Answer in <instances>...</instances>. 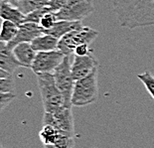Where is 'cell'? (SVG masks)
<instances>
[{
  "instance_id": "obj_1",
  "label": "cell",
  "mask_w": 154,
  "mask_h": 148,
  "mask_svg": "<svg viewBox=\"0 0 154 148\" xmlns=\"http://www.w3.org/2000/svg\"><path fill=\"white\" fill-rule=\"evenodd\" d=\"M111 6L121 27L154 26V0H111Z\"/></svg>"
},
{
  "instance_id": "obj_2",
  "label": "cell",
  "mask_w": 154,
  "mask_h": 148,
  "mask_svg": "<svg viewBox=\"0 0 154 148\" xmlns=\"http://www.w3.org/2000/svg\"><path fill=\"white\" fill-rule=\"evenodd\" d=\"M37 83L45 113H54L65 106L63 94L56 85L53 74L37 75Z\"/></svg>"
},
{
  "instance_id": "obj_3",
  "label": "cell",
  "mask_w": 154,
  "mask_h": 148,
  "mask_svg": "<svg viewBox=\"0 0 154 148\" xmlns=\"http://www.w3.org/2000/svg\"><path fill=\"white\" fill-rule=\"evenodd\" d=\"M99 97L97 70L88 77L76 81L72 95V104L74 106H86L96 103Z\"/></svg>"
},
{
  "instance_id": "obj_4",
  "label": "cell",
  "mask_w": 154,
  "mask_h": 148,
  "mask_svg": "<svg viewBox=\"0 0 154 148\" xmlns=\"http://www.w3.org/2000/svg\"><path fill=\"white\" fill-rule=\"evenodd\" d=\"M99 36V32L93 28L83 26L82 28L70 32L59 41L58 50L66 56L74 55L75 50L82 45H91L97 37Z\"/></svg>"
},
{
  "instance_id": "obj_5",
  "label": "cell",
  "mask_w": 154,
  "mask_h": 148,
  "mask_svg": "<svg viewBox=\"0 0 154 148\" xmlns=\"http://www.w3.org/2000/svg\"><path fill=\"white\" fill-rule=\"evenodd\" d=\"M54 78L56 85L63 94L65 100V106L72 108V95L76 81L72 74V61L70 56H66L64 61L54 71Z\"/></svg>"
},
{
  "instance_id": "obj_6",
  "label": "cell",
  "mask_w": 154,
  "mask_h": 148,
  "mask_svg": "<svg viewBox=\"0 0 154 148\" xmlns=\"http://www.w3.org/2000/svg\"><path fill=\"white\" fill-rule=\"evenodd\" d=\"M94 11L93 0H69L66 5L56 12L58 21L82 22Z\"/></svg>"
},
{
  "instance_id": "obj_7",
  "label": "cell",
  "mask_w": 154,
  "mask_h": 148,
  "mask_svg": "<svg viewBox=\"0 0 154 148\" xmlns=\"http://www.w3.org/2000/svg\"><path fill=\"white\" fill-rule=\"evenodd\" d=\"M66 55L60 50L38 52L36 58L32 64L31 70L37 75L41 74H53L62 62L64 61Z\"/></svg>"
},
{
  "instance_id": "obj_8",
  "label": "cell",
  "mask_w": 154,
  "mask_h": 148,
  "mask_svg": "<svg viewBox=\"0 0 154 148\" xmlns=\"http://www.w3.org/2000/svg\"><path fill=\"white\" fill-rule=\"evenodd\" d=\"M43 125H51L62 132L75 136L73 111L70 107H62L54 113H45L43 116Z\"/></svg>"
},
{
  "instance_id": "obj_9",
  "label": "cell",
  "mask_w": 154,
  "mask_h": 148,
  "mask_svg": "<svg viewBox=\"0 0 154 148\" xmlns=\"http://www.w3.org/2000/svg\"><path fill=\"white\" fill-rule=\"evenodd\" d=\"M99 62L93 53L87 56H77L74 55V59L72 61V74L74 80L79 81L93 74L97 70Z\"/></svg>"
},
{
  "instance_id": "obj_10",
  "label": "cell",
  "mask_w": 154,
  "mask_h": 148,
  "mask_svg": "<svg viewBox=\"0 0 154 148\" xmlns=\"http://www.w3.org/2000/svg\"><path fill=\"white\" fill-rule=\"evenodd\" d=\"M44 33L42 29L36 23H24L19 26V30L16 37L13 40L6 44L9 50H13L16 46L21 43H31L39 36L43 35Z\"/></svg>"
},
{
  "instance_id": "obj_11",
  "label": "cell",
  "mask_w": 154,
  "mask_h": 148,
  "mask_svg": "<svg viewBox=\"0 0 154 148\" xmlns=\"http://www.w3.org/2000/svg\"><path fill=\"white\" fill-rule=\"evenodd\" d=\"M0 17L2 20L10 21L20 26L25 23L26 15L18 7L13 5L8 0H1L0 3Z\"/></svg>"
},
{
  "instance_id": "obj_12",
  "label": "cell",
  "mask_w": 154,
  "mask_h": 148,
  "mask_svg": "<svg viewBox=\"0 0 154 148\" xmlns=\"http://www.w3.org/2000/svg\"><path fill=\"white\" fill-rule=\"evenodd\" d=\"M12 52L19 63L22 65V67L31 69L37 55V52L32 48L31 43H21L16 46Z\"/></svg>"
},
{
  "instance_id": "obj_13",
  "label": "cell",
  "mask_w": 154,
  "mask_h": 148,
  "mask_svg": "<svg viewBox=\"0 0 154 148\" xmlns=\"http://www.w3.org/2000/svg\"><path fill=\"white\" fill-rule=\"evenodd\" d=\"M22 67L19 61L15 58L12 50L6 47L5 43L1 42V48H0V69L4 70L8 73L13 74L16 69Z\"/></svg>"
},
{
  "instance_id": "obj_14",
  "label": "cell",
  "mask_w": 154,
  "mask_h": 148,
  "mask_svg": "<svg viewBox=\"0 0 154 148\" xmlns=\"http://www.w3.org/2000/svg\"><path fill=\"white\" fill-rule=\"evenodd\" d=\"M81 22H72V21H57V23L52 27L50 30L45 31L44 34L51 35L57 39H62L70 32L76 30V29L82 28Z\"/></svg>"
},
{
  "instance_id": "obj_15",
  "label": "cell",
  "mask_w": 154,
  "mask_h": 148,
  "mask_svg": "<svg viewBox=\"0 0 154 148\" xmlns=\"http://www.w3.org/2000/svg\"><path fill=\"white\" fill-rule=\"evenodd\" d=\"M59 41H60L59 39L53 37V36L43 34L32 41L31 46L37 53L38 52L54 51V50H58Z\"/></svg>"
},
{
  "instance_id": "obj_16",
  "label": "cell",
  "mask_w": 154,
  "mask_h": 148,
  "mask_svg": "<svg viewBox=\"0 0 154 148\" xmlns=\"http://www.w3.org/2000/svg\"><path fill=\"white\" fill-rule=\"evenodd\" d=\"M51 0H21L17 7L24 13L25 15L33 12L38 9L49 7Z\"/></svg>"
},
{
  "instance_id": "obj_17",
  "label": "cell",
  "mask_w": 154,
  "mask_h": 148,
  "mask_svg": "<svg viewBox=\"0 0 154 148\" xmlns=\"http://www.w3.org/2000/svg\"><path fill=\"white\" fill-rule=\"evenodd\" d=\"M19 30V26L14 24L10 21H2L1 25V33H0V41L5 44L10 43L16 37Z\"/></svg>"
},
{
  "instance_id": "obj_18",
  "label": "cell",
  "mask_w": 154,
  "mask_h": 148,
  "mask_svg": "<svg viewBox=\"0 0 154 148\" xmlns=\"http://www.w3.org/2000/svg\"><path fill=\"white\" fill-rule=\"evenodd\" d=\"M60 130L51 125H43L39 132V136L44 145H53Z\"/></svg>"
},
{
  "instance_id": "obj_19",
  "label": "cell",
  "mask_w": 154,
  "mask_h": 148,
  "mask_svg": "<svg viewBox=\"0 0 154 148\" xmlns=\"http://www.w3.org/2000/svg\"><path fill=\"white\" fill-rule=\"evenodd\" d=\"M137 79L143 84L147 91L154 100V75H152V73H150L149 71H145L137 75Z\"/></svg>"
},
{
  "instance_id": "obj_20",
  "label": "cell",
  "mask_w": 154,
  "mask_h": 148,
  "mask_svg": "<svg viewBox=\"0 0 154 148\" xmlns=\"http://www.w3.org/2000/svg\"><path fill=\"white\" fill-rule=\"evenodd\" d=\"M58 19L57 16H56V12H47L46 14L41 18L40 22H39V27L42 29L43 33L45 31H48L53 27V26L57 23Z\"/></svg>"
},
{
  "instance_id": "obj_21",
  "label": "cell",
  "mask_w": 154,
  "mask_h": 148,
  "mask_svg": "<svg viewBox=\"0 0 154 148\" xmlns=\"http://www.w3.org/2000/svg\"><path fill=\"white\" fill-rule=\"evenodd\" d=\"M50 11H51L50 8L45 7V8L38 9V10H35L33 12L29 13L25 17V23H36V24H39L41 18L43 17L46 13L50 12Z\"/></svg>"
},
{
  "instance_id": "obj_22",
  "label": "cell",
  "mask_w": 154,
  "mask_h": 148,
  "mask_svg": "<svg viewBox=\"0 0 154 148\" xmlns=\"http://www.w3.org/2000/svg\"><path fill=\"white\" fill-rule=\"evenodd\" d=\"M0 93H14V80L12 76L0 79Z\"/></svg>"
},
{
  "instance_id": "obj_23",
  "label": "cell",
  "mask_w": 154,
  "mask_h": 148,
  "mask_svg": "<svg viewBox=\"0 0 154 148\" xmlns=\"http://www.w3.org/2000/svg\"><path fill=\"white\" fill-rule=\"evenodd\" d=\"M15 97L16 94L14 93H0V106H1L0 108L1 110H4Z\"/></svg>"
},
{
  "instance_id": "obj_24",
  "label": "cell",
  "mask_w": 154,
  "mask_h": 148,
  "mask_svg": "<svg viewBox=\"0 0 154 148\" xmlns=\"http://www.w3.org/2000/svg\"><path fill=\"white\" fill-rule=\"evenodd\" d=\"M69 0H51V3L49 5V8L52 12H58L66 5Z\"/></svg>"
},
{
  "instance_id": "obj_25",
  "label": "cell",
  "mask_w": 154,
  "mask_h": 148,
  "mask_svg": "<svg viewBox=\"0 0 154 148\" xmlns=\"http://www.w3.org/2000/svg\"><path fill=\"white\" fill-rule=\"evenodd\" d=\"M91 51L90 50V45H82L80 47H78L75 50L74 55L77 56H87L88 54H91Z\"/></svg>"
},
{
  "instance_id": "obj_26",
  "label": "cell",
  "mask_w": 154,
  "mask_h": 148,
  "mask_svg": "<svg viewBox=\"0 0 154 148\" xmlns=\"http://www.w3.org/2000/svg\"><path fill=\"white\" fill-rule=\"evenodd\" d=\"M8 1L10 2V3H12L13 5H15L16 7H17V5L19 4V2H20L21 0H8Z\"/></svg>"
},
{
  "instance_id": "obj_27",
  "label": "cell",
  "mask_w": 154,
  "mask_h": 148,
  "mask_svg": "<svg viewBox=\"0 0 154 148\" xmlns=\"http://www.w3.org/2000/svg\"><path fill=\"white\" fill-rule=\"evenodd\" d=\"M45 148H59L57 146H55V145H44Z\"/></svg>"
},
{
  "instance_id": "obj_28",
  "label": "cell",
  "mask_w": 154,
  "mask_h": 148,
  "mask_svg": "<svg viewBox=\"0 0 154 148\" xmlns=\"http://www.w3.org/2000/svg\"><path fill=\"white\" fill-rule=\"evenodd\" d=\"M0 148H5L4 146H3V145H1V147H0Z\"/></svg>"
}]
</instances>
